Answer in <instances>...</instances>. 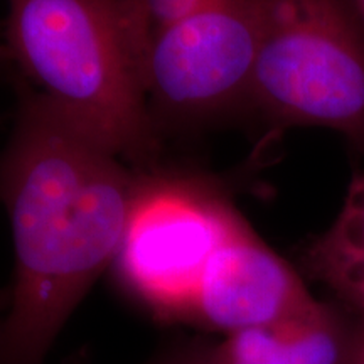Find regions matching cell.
Returning <instances> with one entry per match:
<instances>
[{"label": "cell", "mask_w": 364, "mask_h": 364, "mask_svg": "<svg viewBox=\"0 0 364 364\" xmlns=\"http://www.w3.org/2000/svg\"><path fill=\"white\" fill-rule=\"evenodd\" d=\"M209 2L213 0H115L127 46L139 75L150 44L164 31L193 16Z\"/></svg>", "instance_id": "9"}, {"label": "cell", "mask_w": 364, "mask_h": 364, "mask_svg": "<svg viewBox=\"0 0 364 364\" xmlns=\"http://www.w3.org/2000/svg\"><path fill=\"white\" fill-rule=\"evenodd\" d=\"M7 2V53L41 97L118 157L156 156L157 125L115 0Z\"/></svg>", "instance_id": "2"}, {"label": "cell", "mask_w": 364, "mask_h": 364, "mask_svg": "<svg viewBox=\"0 0 364 364\" xmlns=\"http://www.w3.org/2000/svg\"><path fill=\"white\" fill-rule=\"evenodd\" d=\"M139 176L39 93L22 100L0 156L14 280L0 364H46L98 277L113 265Z\"/></svg>", "instance_id": "1"}, {"label": "cell", "mask_w": 364, "mask_h": 364, "mask_svg": "<svg viewBox=\"0 0 364 364\" xmlns=\"http://www.w3.org/2000/svg\"><path fill=\"white\" fill-rule=\"evenodd\" d=\"M255 58L253 0H213L164 31L140 66L154 122L157 115L199 122L248 112Z\"/></svg>", "instance_id": "5"}, {"label": "cell", "mask_w": 364, "mask_h": 364, "mask_svg": "<svg viewBox=\"0 0 364 364\" xmlns=\"http://www.w3.org/2000/svg\"><path fill=\"white\" fill-rule=\"evenodd\" d=\"M75 364H76V363H75Z\"/></svg>", "instance_id": "14"}, {"label": "cell", "mask_w": 364, "mask_h": 364, "mask_svg": "<svg viewBox=\"0 0 364 364\" xmlns=\"http://www.w3.org/2000/svg\"><path fill=\"white\" fill-rule=\"evenodd\" d=\"M9 306V287L7 289H0V316L6 312Z\"/></svg>", "instance_id": "11"}, {"label": "cell", "mask_w": 364, "mask_h": 364, "mask_svg": "<svg viewBox=\"0 0 364 364\" xmlns=\"http://www.w3.org/2000/svg\"><path fill=\"white\" fill-rule=\"evenodd\" d=\"M247 223L215 182L196 176H139L113 272L157 322L191 324L204 270Z\"/></svg>", "instance_id": "4"}, {"label": "cell", "mask_w": 364, "mask_h": 364, "mask_svg": "<svg viewBox=\"0 0 364 364\" xmlns=\"http://www.w3.org/2000/svg\"><path fill=\"white\" fill-rule=\"evenodd\" d=\"M364 324L338 304L270 326L211 339L203 336L206 364H356Z\"/></svg>", "instance_id": "7"}, {"label": "cell", "mask_w": 364, "mask_h": 364, "mask_svg": "<svg viewBox=\"0 0 364 364\" xmlns=\"http://www.w3.org/2000/svg\"><path fill=\"white\" fill-rule=\"evenodd\" d=\"M302 270L364 324V172L348 186L338 216L300 257Z\"/></svg>", "instance_id": "8"}, {"label": "cell", "mask_w": 364, "mask_h": 364, "mask_svg": "<svg viewBox=\"0 0 364 364\" xmlns=\"http://www.w3.org/2000/svg\"><path fill=\"white\" fill-rule=\"evenodd\" d=\"M253 6L257 58L248 112L275 132H334L364 167V22L354 0Z\"/></svg>", "instance_id": "3"}, {"label": "cell", "mask_w": 364, "mask_h": 364, "mask_svg": "<svg viewBox=\"0 0 364 364\" xmlns=\"http://www.w3.org/2000/svg\"><path fill=\"white\" fill-rule=\"evenodd\" d=\"M144 364H206L203 353V336L189 339H177Z\"/></svg>", "instance_id": "10"}, {"label": "cell", "mask_w": 364, "mask_h": 364, "mask_svg": "<svg viewBox=\"0 0 364 364\" xmlns=\"http://www.w3.org/2000/svg\"><path fill=\"white\" fill-rule=\"evenodd\" d=\"M318 302L295 268L245 223L209 260L191 326L226 336L300 316Z\"/></svg>", "instance_id": "6"}, {"label": "cell", "mask_w": 364, "mask_h": 364, "mask_svg": "<svg viewBox=\"0 0 364 364\" xmlns=\"http://www.w3.org/2000/svg\"><path fill=\"white\" fill-rule=\"evenodd\" d=\"M354 4H356L359 16H361V19L364 22V0H354Z\"/></svg>", "instance_id": "13"}, {"label": "cell", "mask_w": 364, "mask_h": 364, "mask_svg": "<svg viewBox=\"0 0 364 364\" xmlns=\"http://www.w3.org/2000/svg\"><path fill=\"white\" fill-rule=\"evenodd\" d=\"M356 364H364V332H363L361 346H359V353H358V358H356Z\"/></svg>", "instance_id": "12"}]
</instances>
